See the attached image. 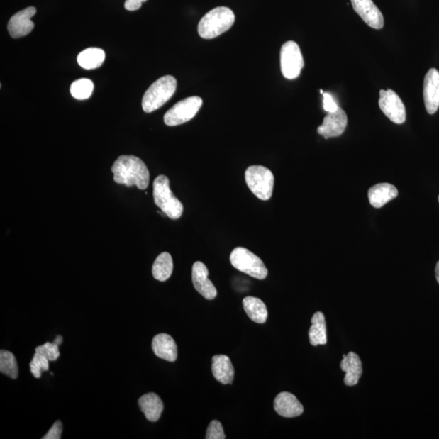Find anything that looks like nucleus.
<instances>
[{
	"instance_id": "f8f14e48",
	"label": "nucleus",
	"mask_w": 439,
	"mask_h": 439,
	"mask_svg": "<svg viewBox=\"0 0 439 439\" xmlns=\"http://www.w3.org/2000/svg\"><path fill=\"white\" fill-rule=\"evenodd\" d=\"M355 13L369 26L380 30L384 26V18L373 0H351Z\"/></svg>"
},
{
	"instance_id": "cd10ccee",
	"label": "nucleus",
	"mask_w": 439,
	"mask_h": 439,
	"mask_svg": "<svg viewBox=\"0 0 439 439\" xmlns=\"http://www.w3.org/2000/svg\"><path fill=\"white\" fill-rule=\"evenodd\" d=\"M35 352L43 355L49 361L57 360L60 357L59 344L55 342L44 343L35 348Z\"/></svg>"
},
{
	"instance_id": "473e14b6",
	"label": "nucleus",
	"mask_w": 439,
	"mask_h": 439,
	"mask_svg": "<svg viewBox=\"0 0 439 439\" xmlns=\"http://www.w3.org/2000/svg\"><path fill=\"white\" fill-rule=\"evenodd\" d=\"M435 276H436V279H437V281L438 282V284H439V260L438 261V263L436 265Z\"/></svg>"
},
{
	"instance_id": "393cba45",
	"label": "nucleus",
	"mask_w": 439,
	"mask_h": 439,
	"mask_svg": "<svg viewBox=\"0 0 439 439\" xmlns=\"http://www.w3.org/2000/svg\"><path fill=\"white\" fill-rule=\"evenodd\" d=\"M0 372L13 379L18 377V361L15 355L6 350L0 352Z\"/></svg>"
},
{
	"instance_id": "f704fd0d",
	"label": "nucleus",
	"mask_w": 439,
	"mask_h": 439,
	"mask_svg": "<svg viewBox=\"0 0 439 439\" xmlns=\"http://www.w3.org/2000/svg\"><path fill=\"white\" fill-rule=\"evenodd\" d=\"M438 202H439V196H438Z\"/></svg>"
},
{
	"instance_id": "c85d7f7f",
	"label": "nucleus",
	"mask_w": 439,
	"mask_h": 439,
	"mask_svg": "<svg viewBox=\"0 0 439 439\" xmlns=\"http://www.w3.org/2000/svg\"><path fill=\"white\" fill-rule=\"evenodd\" d=\"M226 438L223 426L218 421H212L208 427L206 433L207 439H225Z\"/></svg>"
},
{
	"instance_id": "4468645a",
	"label": "nucleus",
	"mask_w": 439,
	"mask_h": 439,
	"mask_svg": "<svg viewBox=\"0 0 439 439\" xmlns=\"http://www.w3.org/2000/svg\"><path fill=\"white\" fill-rule=\"evenodd\" d=\"M423 94L427 113L435 114L439 108V72L436 69L428 71L424 80Z\"/></svg>"
},
{
	"instance_id": "f03ea898",
	"label": "nucleus",
	"mask_w": 439,
	"mask_h": 439,
	"mask_svg": "<svg viewBox=\"0 0 439 439\" xmlns=\"http://www.w3.org/2000/svg\"><path fill=\"white\" fill-rule=\"evenodd\" d=\"M235 21V13L230 9L216 8L209 11L199 22V35L205 40H212L229 30Z\"/></svg>"
},
{
	"instance_id": "6e6552de",
	"label": "nucleus",
	"mask_w": 439,
	"mask_h": 439,
	"mask_svg": "<svg viewBox=\"0 0 439 439\" xmlns=\"http://www.w3.org/2000/svg\"><path fill=\"white\" fill-rule=\"evenodd\" d=\"M280 60L282 75L289 80L297 79L304 68V61L301 51L296 42L288 41L283 44Z\"/></svg>"
},
{
	"instance_id": "aec40b11",
	"label": "nucleus",
	"mask_w": 439,
	"mask_h": 439,
	"mask_svg": "<svg viewBox=\"0 0 439 439\" xmlns=\"http://www.w3.org/2000/svg\"><path fill=\"white\" fill-rule=\"evenodd\" d=\"M138 405L146 418L152 422L157 421L160 418L164 409L162 400L155 393L144 394L138 399Z\"/></svg>"
},
{
	"instance_id": "f3484780",
	"label": "nucleus",
	"mask_w": 439,
	"mask_h": 439,
	"mask_svg": "<svg viewBox=\"0 0 439 439\" xmlns=\"http://www.w3.org/2000/svg\"><path fill=\"white\" fill-rule=\"evenodd\" d=\"M397 188L390 183H379L369 188L368 197L374 208L380 209L398 196Z\"/></svg>"
},
{
	"instance_id": "7ed1b4c3",
	"label": "nucleus",
	"mask_w": 439,
	"mask_h": 439,
	"mask_svg": "<svg viewBox=\"0 0 439 439\" xmlns=\"http://www.w3.org/2000/svg\"><path fill=\"white\" fill-rule=\"evenodd\" d=\"M177 88L174 77L166 75L155 81L144 94L142 107L144 112L152 113L162 107L174 96Z\"/></svg>"
},
{
	"instance_id": "39448f33",
	"label": "nucleus",
	"mask_w": 439,
	"mask_h": 439,
	"mask_svg": "<svg viewBox=\"0 0 439 439\" xmlns=\"http://www.w3.org/2000/svg\"><path fill=\"white\" fill-rule=\"evenodd\" d=\"M245 180L250 191L258 199L267 201L273 196L274 176L266 167H248L245 172Z\"/></svg>"
},
{
	"instance_id": "9d476101",
	"label": "nucleus",
	"mask_w": 439,
	"mask_h": 439,
	"mask_svg": "<svg viewBox=\"0 0 439 439\" xmlns=\"http://www.w3.org/2000/svg\"><path fill=\"white\" fill-rule=\"evenodd\" d=\"M36 13L35 7H29L13 15L8 25L9 35L13 38H20L29 35L35 28V23L31 18Z\"/></svg>"
},
{
	"instance_id": "a878e982",
	"label": "nucleus",
	"mask_w": 439,
	"mask_h": 439,
	"mask_svg": "<svg viewBox=\"0 0 439 439\" xmlns=\"http://www.w3.org/2000/svg\"><path fill=\"white\" fill-rule=\"evenodd\" d=\"M94 91V84L91 80L82 79L72 83L70 93L72 96L79 100L90 98Z\"/></svg>"
},
{
	"instance_id": "0eeeda50",
	"label": "nucleus",
	"mask_w": 439,
	"mask_h": 439,
	"mask_svg": "<svg viewBox=\"0 0 439 439\" xmlns=\"http://www.w3.org/2000/svg\"><path fill=\"white\" fill-rule=\"evenodd\" d=\"M203 105L199 96H191L181 100L165 114L164 121L168 126H176L191 121L198 113Z\"/></svg>"
},
{
	"instance_id": "f257e3e1",
	"label": "nucleus",
	"mask_w": 439,
	"mask_h": 439,
	"mask_svg": "<svg viewBox=\"0 0 439 439\" xmlns=\"http://www.w3.org/2000/svg\"><path fill=\"white\" fill-rule=\"evenodd\" d=\"M112 172L113 179L118 184L136 186L140 190H146L149 185L148 167L140 158L135 155H121L115 161Z\"/></svg>"
},
{
	"instance_id": "5701e85b",
	"label": "nucleus",
	"mask_w": 439,
	"mask_h": 439,
	"mask_svg": "<svg viewBox=\"0 0 439 439\" xmlns=\"http://www.w3.org/2000/svg\"><path fill=\"white\" fill-rule=\"evenodd\" d=\"M105 60V52L102 49L90 48L85 49L77 55V63L85 70H94L101 66Z\"/></svg>"
},
{
	"instance_id": "9b49d317",
	"label": "nucleus",
	"mask_w": 439,
	"mask_h": 439,
	"mask_svg": "<svg viewBox=\"0 0 439 439\" xmlns=\"http://www.w3.org/2000/svg\"><path fill=\"white\" fill-rule=\"evenodd\" d=\"M347 126V114L341 108H338L335 113H328L323 123L318 128V133L327 140L342 135Z\"/></svg>"
},
{
	"instance_id": "72a5a7b5",
	"label": "nucleus",
	"mask_w": 439,
	"mask_h": 439,
	"mask_svg": "<svg viewBox=\"0 0 439 439\" xmlns=\"http://www.w3.org/2000/svg\"><path fill=\"white\" fill-rule=\"evenodd\" d=\"M142 3L148 1V0H140Z\"/></svg>"
},
{
	"instance_id": "6ab92c4d",
	"label": "nucleus",
	"mask_w": 439,
	"mask_h": 439,
	"mask_svg": "<svg viewBox=\"0 0 439 439\" xmlns=\"http://www.w3.org/2000/svg\"><path fill=\"white\" fill-rule=\"evenodd\" d=\"M212 361V371L215 379L221 384H231L235 377V369L230 358L225 355H216Z\"/></svg>"
},
{
	"instance_id": "c756f323",
	"label": "nucleus",
	"mask_w": 439,
	"mask_h": 439,
	"mask_svg": "<svg viewBox=\"0 0 439 439\" xmlns=\"http://www.w3.org/2000/svg\"><path fill=\"white\" fill-rule=\"evenodd\" d=\"M63 431V425L62 422L57 421H55L53 424L52 427L47 435L44 436L43 439H60L61 438V435H62Z\"/></svg>"
},
{
	"instance_id": "4be33fe9",
	"label": "nucleus",
	"mask_w": 439,
	"mask_h": 439,
	"mask_svg": "<svg viewBox=\"0 0 439 439\" xmlns=\"http://www.w3.org/2000/svg\"><path fill=\"white\" fill-rule=\"evenodd\" d=\"M311 321H312V326L309 332L310 343L314 347L325 345L327 343V333L324 314L321 312H316Z\"/></svg>"
},
{
	"instance_id": "1a4fd4ad",
	"label": "nucleus",
	"mask_w": 439,
	"mask_h": 439,
	"mask_svg": "<svg viewBox=\"0 0 439 439\" xmlns=\"http://www.w3.org/2000/svg\"><path fill=\"white\" fill-rule=\"evenodd\" d=\"M379 107L382 112L394 123L403 124L406 121V109L398 94L389 89L380 91Z\"/></svg>"
},
{
	"instance_id": "20e7f679",
	"label": "nucleus",
	"mask_w": 439,
	"mask_h": 439,
	"mask_svg": "<svg viewBox=\"0 0 439 439\" xmlns=\"http://www.w3.org/2000/svg\"><path fill=\"white\" fill-rule=\"evenodd\" d=\"M154 202L170 219H179L183 213V205L177 199L170 187V180L160 175L153 183Z\"/></svg>"
},
{
	"instance_id": "2eb2a0df",
	"label": "nucleus",
	"mask_w": 439,
	"mask_h": 439,
	"mask_svg": "<svg viewBox=\"0 0 439 439\" xmlns=\"http://www.w3.org/2000/svg\"><path fill=\"white\" fill-rule=\"evenodd\" d=\"M274 409L277 414L286 418H296L304 413L302 404L293 394L289 392L277 394L274 399Z\"/></svg>"
},
{
	"instance_id": "423d86ee",
	"label": "nucleus",
	"mask_w": 439,
	"mask_h": 439,
	"mask_svg": "<svg viewBox=\"0 0 439 439\" xmlns=\"http://www.w3.org/2000/svg\"><path fill=\"white\" fill-rule=\"evenodd\" d=\"M230 259L231 265L236 269L254 279L264 280L268 276V269L263 261L245 248L238 247L233 249Z\"/></svg>"
},
{
	"instance_id": "412c9836",
	"label": "nucleus",
	"mask_w": 439,
	"mask_h": 439,
	"mask_svg": "<svg viewBox=\"0 0 439 439\" xmlns=\"http://www.w3.org/2000/svg\"><path fill=\"white\" fill-rule=\"evenodd\" d=\"M243 309L250 319L255 323L264 324L268 318V310L262 300L259 298L248 296L243 300Z\"/></svg>"
},
{
	"instance_id": "a211bd4d",
	"label": "nucleus",
	"mask_w": 439,
	"mask_h": 439,
	"mask_svg": "<svg viewBox=\"0 0 439 439\" xmlns=\"http://www.w3.org/2000/svg\"><path fill=\"white\" fill-rule=\"evenodd\" d=\"M152 350L160 359L174 362L177 358V347L173 338L167 333H160L152 340Z\"/></svg>"
},
{
	"instance_id": "dca6fc26",
	"label": "nucleus",
	"mask_w": 439,
	"mask_h": 439,
	"mask_svg": "<svg viewBox=\"0 0 439 439\" xmlns=\"http://www.w3.org/2000/svg\"><path fill=\"white\" fill-rule=\"evenodd\" d=\"M340 367L341 369L346 373L344 377V384L348 387L357 385L363 374L362 362L359 355L352 352L343 355Z\"/></svg>"
},
{
	"instance_id": "b1692460",
	"label": "nucleus",
	"mask_w": 439,
	"mask_h": 439,
	"mask_svg": "<svg viewBox=\"0 0 439 439\" xmlns=\"http://www.w3.org/2000/svg\"><path fill=\"white\" fill-rule=\"evenodd\" d=\"M174 262L171 255L168 252L161 253L152 266V275L155 279L165 282L173 273Z\"/></svg>"
},
{
	"instance_id": "bb28decb",
	"label": "nucleus",
	"mask_w": 439,
	"mask_h": 439,
	"mask_svg": "<svg viewBox=\"0 0 439 439\" xmlns=\"http://www.w3.org/2000/svg\"><path fill=\"white\" fill-rule=\"evenodd\" d=\"M30 371L33 377L40 379L43 371H48L49 360L40 353L35 352L30 364Z\"/></svg>"
},
{
	"instance_id": "2f4dec72",
	"label": "nucleus",
	"mask_w": 439,
	"mask_h": 439,
	"mask_svg": "<svg viewBox=\"0 0 439 439\" xmlns=\"http://www.w3.org/2000/svg\"><path fill=\"white\" fill-rule=\"evenodd\" d=\"M142 7V2L140 0H126L125 8L128 11H136Z\"/></svg>"
},
{
	"instance_id": "ddd939ff",
	"label": "nucleus",
	"mask_w": 439,
	"mask_h": 439,
	"mask_svg": "<svg viewBox=\"0 0 439 439\" xmlns=\"http://www.w3.org/2000/svg\"><path fill=\"white\" fill-rule=\"evenodd\" d=\"M208 276L209 270L206 265L200 261L193 265L192 282L194 288L205 299L212 300L218 296V291Z\"/></svg>"
},
{
	"instance_id": "7c9ffc66",
	"label": "nucleus",
	"mask_w": 439,
	"mask_h": 439,
	"mask_svg": "<svg viewBox=\"0 0 439 439\" xmlns=\"http://www.w3.org/2000/svg\"><path fill=\"white\" fill-rule=\"evenodd\" d=\"M323 107L327 113H335L338 107L335 100L329 93H323Z\"/></svg>"
}]
</instances>
